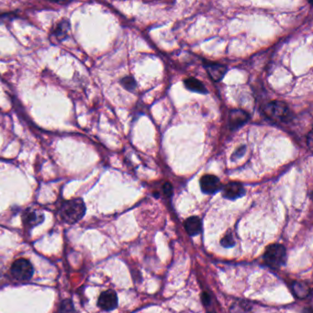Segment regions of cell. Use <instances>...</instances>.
Wrapping results in <instances>:
<instances>
[{"label":"cell","instance_id":"8992f818","mask_svg":"<svg viewBox=\"0 0 313 313\" xmlns=\"http://www.w3.org/2000/svg\"><path fill=\"white\" fill-rule=\"evenodd\" d=\"M201 189L205 194H214L218 192L221 184L219 178L213 175H205L201 178Z\"/></svg>","mask_w":313,"mask_h":313},{"label":"cell","instance_id":"5b68a950","mask_svg":"<svg viewBox=\"0 0 313 313\" xmlns=\"http://www.w3.org/2000/svg\"><path fill=\"white\" fill-rule=\"evenodd\" d=\"M98 305L103 311L106 312L114 310L118 305V297L116 292L113 290H106L102 292L99 298Z\"/></svg>","mask_w":313,"mask_h":313},{"label":"cell","instance_id":"d6986e66","mask_svg":"<svg viewBox=\"0 0 313 313\" xmlns=\"http://www.w3.org/2000/svg\"><path fill=\"white\" fill-rule=\"evenodd\" d=\"M163 192L166 197H170L173 194V187L170 183L166 182L163 185Z\"/></svg>","mask_w":313,"mask_h":313},{"label":"cell","instance_id":"e0dca14e","mask_svg":"<svg viewBox=\"0 0 313 313\" xmlns=\"http://www.w3.org/2000/svg\"><path fill=\"white\" fill-rule=\"evenodd\" d=\"M121 85L124 87L125 89L128 90H133L136 88V83L134 79L132 77H124L121 80Z\"/></svg>","mask_w":313,"mask_h":313},{"label":"cell","instance_id":"6da1fadb","mask_svg":"<svg viewBox=\"0 0 313 313\" xmlns=\"http://www.w3.org/2000/svg\"><path fill=\"white\" fill-rule=\"evenodd\" d=\"M86 213V205L81 199L65 201L60 208V218L68 224L77 223Z\"/></svg>","mask_w":313,"mask_h":313},{"label":"cell","instance_id":"7a4b0ae2","mask_svg":"<svg viewBox=\"0 0 313 313\" xmlns=\"http://www.w3.org/2000/svg\"><path fill=\"white\" fill-rule=\"evenodd\" d=\"M286 248L281 244H272L266 249L264 254V260L272 268H278L283 266L286 261Z\"/></svg>","mask_w":313,"mask_h":313},{"label":"cell","instance_id":"5bb4252c","mask_svg":"<svg viewBox=\"0 0 313 313\" xmlns=\"http://www.w3.org/2000/svg\"><path fill=\"white\" fill-rule=\"evenodd\" d=\"M230 313H252V307L247 302H238L230 308Z\"/></svg>","mask_w":313,"mask_h":313},{"label":"cell","instance_id":"9a60e30c","mask_svg":"<svg viewBox=\"0 0 313 313\" xmlns=\"http://www.w3.org/2000/svg\"><path fill=\"white\" fill-rule=\"evenodd\" d=\"M69 30V22L63 21L58 25L56 30H54V35L58 38L59 41H63L67 36V31Z\"/></svg>","mask_w":313,"mask_h":313},{"label":"cell","instance_id":"ffe728a7","mask_svg":"<svg viewBox=\"0 0 313 313\" xmlns=\"http://www.w3.org/2000/svg\"><path fill=\"white\" fill-rule=\"evenodd\" d=\"M203 296H204V298L202 299V300H203V302H204V303H208L209 301V297L207 294H204Z\"/></svg>","mask_w":313,"mask_h":313},{"label":"cell","instance_id":"52a82bcc","mask_svg":"<svg viewBox=\"0 0 313 313\" xmlns=\"http://www.w3.org/2000/svg\"><path fill=\"white\" fill-rule=\"evenodd\" d=\"M223 197L228 200H236L244 195L245 189L239 182H230L223 188Z\"/></svg>","mask_w":313,"mask_h":313},{"label":"cell","instance_id":"277c9868","mask_svg":"<svg viewBox=\"0 0 313 313\" xmlns=\"http://www.w3.org/2000/svg\"><path fill=\"white\" fill-rule=\"evenodd\" d=\"M12 276L19 281H27L33 275V267L30 261L20 258L15 261L11 266Z\"/></svg>","mask_w":313,"mask_h":313},{"label":"cell","instance_id":"8fae6325","mask_svg":"<svg viewBox=\"0 0 313 313\" xmlns=\"http://www.w3.org/2000/svg\"><path fill=\"white\" fill-rule=\"evenodd\" d=\"M43 219H44L43 215L38 211H35V210L28 209L26 212L24 213V223L26 225H29L30 227H33V226L42 223Z\"/></svg>","mask_w":313,"mask_h":313},{"label":"cell","instance_id":"ba28073f","mask_svg":"<svg viewBox=\"0 0 313 313\" xmlns=\"http://www.w3.org/2000/svg\"><path fill=\"white\" fill-rule=\"evenodd\" d=\"M248 113L242 109H231L229 116L230 129L237 130L248 120Z\"/></svg>","mask_w":313,"mask_h":313},{"label":"cell","instance_id":"4fadbf2b","mask_svg":"<svg viewBox=\"0 0 313 313\" xmlns=\"http://www.w3.org/2000/svg\"><path fill=\"white\" fill-rule=\"evenodd\" d=\"M292 290L294 294L300 299H305L311 293V290L307 285L302 282H295L292 285Z\"/></svg>","mask_w":313,"mask_h":313},{"label":"cell","instance_id":"30bf717a","mask_svg":"<svg viewBox=\"0 0 313 313\" xmlns=\"http://www.w3.org/2000/svg\"><path fill=\"white\" fill-rule=\"evenodd\" d=\"M201 220L199 217L192 216L185 221V229L191 236H195L201 231Z\"/></svg>","mask_w":313,"mask_h":313},{"label":"cell","instance_id":"3957f363","mask_svg":"<svg viewBox=\"0 0 313 313\" xmlns=\"http://www.w3.org/2000/svg\"><path fill=\"white\" fill-rule=\"evenodd\" d=\"M263 109L267 117L278 121L287 120L290 115V109L288 106L280 101L268 102L264 106Z\"/></svg>","mask_w":313,"mask_h":313},{"label":"cell","instance_id":"ac0fdd59","mask_svg":"<svg viewBox=\"0 0 313 313\" xmlns=\"http://www.w3.org/2000/svg\"><path fill=\"white\" fill-rule=\"evenodd\" d=\"M221 244L224 247H231V246L234 245V239H233V237L230 234V232L223 237V239L221 240Z\"/></svg>","mask_w":313,"mask_h":313},{"label":"cell","instance_id":"9c48e42d","mask_svg":"<svg viewBox=\"0 0 313 313\" xmlns=\"http://www.w3.org/2000/svg\"><path fill=\"white\" fill-rule=\"evenodd\" d=\"M206 70H207L209 77H211V79L218 82L219 80L222 79V77H224L225 73H226V66L220 65L218 63H207L206 65Z\"/></svg>","mask_w":313,"mask_h":313},{"label":"cell","instance_id":"7c38bea8","mask_svg":"<svg viewBox=\"0 0 313 313\" xmlns=\"http://www.w3.org/2000/svg\"><path fill=\"white\" fill-rule=\"evenodd\" d=\"M184 84H185V87L190 91L197 92V93H207V89L205 88L204 84L195 77L186 78Z\"/></svg>","mask_w":313,"mask_h":313},{"label":"cell","instance_id":"2e32d148","mask_svg":"<svg viewBox=\"0 0 313 313\" xmlns=\"http://www.w3.org/2000/svg\"><path fill=\"white\" fill-rule=\"evenodd\" d=\"M59 313H77V311L70 300H65L60 304Z\"/></svg>","mask_w":313,"mask_h":313}]
</instances>
